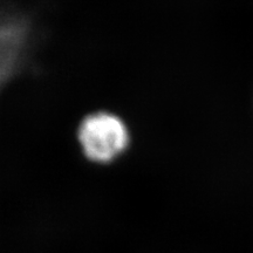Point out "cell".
<instances>
[{"mask_svg":"<svg viewBox=\"0 0 253 253\" xmlns=\"http://www.w3.org/2000/svg\"><path fill=\"white\" fill-rule=\"evenodd\" d=\"M79 142L89 160L107 163L119 157L129 143L125 122L110 113L87 116L79 128Z\"/></svg>","mask_w":253,"mask_h":253,"instance_id":"cell-1","label":"cell"}]
</instances>
